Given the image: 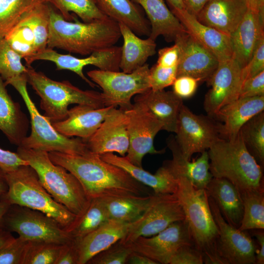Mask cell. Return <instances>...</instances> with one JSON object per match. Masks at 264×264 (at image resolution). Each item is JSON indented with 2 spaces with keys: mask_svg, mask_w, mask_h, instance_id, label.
I'll list each match as a JSON object with an SVG mask.
<instances>
[{
  "mask_svg": "<svg viewBox=\"0 0 264 264\" xmlns=\"http://www.w3.org/2000/svg\"><path fill=\"white\" fill-rule=\"evenodd\" d=\"M51 160L74 175L88 198L144 196L154 194L125 170L106 161L99 154L48 153Z\"/></svg>",
  "mask_w": 264,
  "mask_h": 264,
  "instance_id": "1",
  "label": "cell"
},
{
  "mask_svg": "<svg viewBox=\"0 0 264 264\" xmlns=\"http://www.w3.org/2000/svg\"><path fill=\"white\" fill-rule=\"evenodd\" d=\"M49 15L48 48L88 55L114 45L121 37L118 23L109 17L82 22L75 16L68 21L50 6Z\"/></svg>",
  "mask_w": 264,
  "mask_h": 264,
  "instance_id": "2",
  "label": "cell"
},
{
  "mask_svg": "<svg viewBox=\"0 0 264 264\" xmlns=\"http://www.w3.org/2000/svg\"><path fill=\"white\" fill-rule=\"evenodd\" d=\"M175 193L179 201L195 247L206 264H222L216 250L219 231L211 213L205 189L196 188L186 178H177Z\"/></svg>",
  "mask_w": 264,
  "mask_h": 264,
  "instance_id": "3",
  "label": "cell"
},
{
  "mask_svg": "<svg viewBox=\"0 0 264 264\" xmlns=\"http://www.w3.org/2000/svg\"><path fill=\"white\" fill-rule=\"evenodd\" d=\"M208 150L213 177L228 179L240 192L264 189L263 169L247 151L239 132L233 140L219 139Z\"/></svg>",
  "mask_w": 264,
  "mask_h": 264,
  "instance_id": "4",
  "label": "cell"
},
{
  "mask_svg": "<svg viewBox=\"0 0 264 264\" xmlns=\"http://www.w3.org/2000/svg\"><path fill=\"white\" fill-rule=\"evenodd\" d=\"M17 153L34 169L43 186L56 201L77 216L84 211L90 199L74 175L54 163L46 152L18 146Z\"/></svg>",
  "mask_w": 264,
  "mask_h": 264,
  "instance_id": "5",
  "label": "cell"
},
{
  "mask_svg": "<svg viewBox=\"0 0 264 264\" xmlns=\"http://www.w3.org/2000/svg\"><path fill=\"white\" fill-rule=\"evenodd\" d=\"M8 190L2 198L16 204L41 212L56 220L66 230L76 215L56 201L43 186L37 174L29 165L5 173ZM0 197V198H1Z\"/></svg>",
  "mask_w": 264,
  "mask_h": 264,
  "instance_id": "6",
  "label": "cell"
},
{
  "mask_svg": "<svg viewBox=\"0 0 264 264\" xmlns=\"http://www.w3.org/2000/svg\"><path fill=\"white\" fill-rule=\"evenodd\" d=\"M25 74L27 83L41 99L44 115L51 122L66 119L70 104L86 105L96 109L105 107L101 92L81 89L68 81H55L30 66H27Z\"/></svg>",
  "mask_w": 264,
  "mask_h": 264,
  "instance_id": "7",
  "label": "cell"
},
{
  "mask_svg": "<svg viewBox=\"0 0 264 264\" xmlns=\"http://www.w3.org/2000/svg\"><path fill=\"white\" fill-rule=\"evenodd\" d=\"M27 83L25 73L4 82L6 86L10 85L19 92L30 116L31 133L23 138L19 146L69 154H83L89 152L83 139L62 134L54 129L48 118L40 113L28 93Z\"/></svg>",
  "mask_w": 264,
  "mask_h": 264,
  "instance_id": "8",
  "label": "cell"
},
{
  "mask_svg": "<svg viewBox=\"0 0 264 264\" xmlns=\"http://www.w3.org/2000/svg\"><path fill=\"white\" fill-rule=\"evenodd\" d=\"M1 227L28 242L64 244L73 239L56 220L37 210L11 204L2 219Z\"/></svg>",
  "mask_w": 264,
  "mask_h": 264,
  "instance_id": "9",
  "label": "cell"
},
{
  "mask_svg": "<svg viewBox=\"0 0 264 264\" xmlns=\"http://www.w3.org/2000/svg\"><path fill=\"white\" fill-rule=\"evenodd\" d=\"M87 73L101 88L105 107L128 110L133 106L131 99L133 96L151 88L150 68L146 63L131 73L96 69Z\"/></svg>",
  "mask_w": 264,
  "mask_h": 264,
  "instance_id": "10",
  "label": "cell"
},
{
  "mask_svg": "<svg viewBox=\"0 0 264 264\" xmlns=\"http://www.w3.org/2000/svg\"><path fill=\"white\" fill-rule=\"evenodd\" d=\"M220 128V123L214 118L194 114L182 104L175 137L182 156L190 160L194 154L207 151L215 142L221 139Z\"/></svg>",
  "mask_w": 264,
  "mask_h": 264,
  "instance_id": "11",
  "label": "cell"
},
{
  "mask_svg": "<svg viewBox=\"0 0 264 264\" xmlns=\"http://www.w3.org/2000/svg\"><path fill=\"white\" fill-rule=\"evenodd\" d=\"M184 219L183 209L175 193H154L145 211L132 222L128 233L120 241L127 244L139 237L154 236L172 223Z\"/></svg>",
  "mask_w": 264,
  "mask_h": 264,
  "instance_id": "12",
  "label": "cell"
},
{
  "mask_svg": "<svg viewBox=\"0 0 264 264\" xmlns=\"http://www.w3.org/2000/svg\"><path fill=\"white\" fill-rule=\"evenodd\" d=\"M208 200L219 231L216 250L222 264H256L257 246L250 234L228 223L214 200L208 197Z\"/></svg>",
  "mask_w": 264,
  "mask_h": 264,
  "instance_id": "13",
  "label": "cell"
},
{
  "mask_svg": "<svg viewBox=\"0 0 264 264\" xmlns=\"http://www.w3.org/2000/svg\"><path fill=\"white\" fill-rule=\"evenodd\" d=\"M125 111L128 118L129 139V147L125 156L134 165L142 167V159L146 154L164 152L156 150L154 146V138L163 130V124L141 103L134 102L130 109Z\"/></svg>",
  "mask_w": 264,
  "mask_h": 264,
  "instance_id": "14",
  "label": "cell"
},
{
  "mask_svg": "<svg viewBox=\"0 0 264 264\" xmlns=\"http://www.w3.org/2000/svg\"><path fill=\"white\" fill-rule=\"evenodd\" d=\"M121 46L115 45L96 51L88 57L79 58L70 54H62L52 48L36 52L25 58L27 66L37 60H45L53 62L57 70H68L74 72L90 86L94 88L96 85L86 77L83 68L88 65L94 66L98 69L107 71H120L119 64Z\"/></svg>",
  "mask_w": 264,
  "mask_h": 264,
  "instance_id": "15",
  "label": "cell"
},
{
  "mask_svg": "<svg viewBox=\"0 0 264 264\" xmlns=\"http://www.w3.org/2000/svg\"><path fill=\"white\" fill-rule=\"evenodd\" d=\"M194 244L185 219L176 221L152 237H139L126 244L132 251L145 255L157 264H169L176 251L185 244Z\"/></svg>",
  "mask_w": 264,
  "mask_h": 264,
  "instance_id": "16",
  "label": "cell"
},
{
  "mask_svg": "<svg viewBox=\"0 0 264 264\" xmlns=\"http://www.w3.org/2000/svg\"><path fill=\"white\" fill-rule=\"evenodd\" d=\"M207 83L211 88L205 96L203 107L207 115L215 118L222 107L238 99L242 83V68L233 57L219 61Z\"/></svg>",
  "mask_w": 264,
  "mask_h": 264,
  "instance_id": "17",
  "label": "cell"
},
{
  "mask_svg": "<svg viewBox=\"0 0 264 264\" xmlns=\"http://www.w3.org/2000/svg\"><path fill=\"white\" fill-rule=\"evenodd\" d=\"M89 152L99 155L114 152L126 155L129 139L125 111L112 108L95 132L84 140Z\"/></svg>",
  "mask_w": 264,
  "mask_h": 264,
  "instance_id": "18",
  "label": "cell"
},
{
  "mask_svg": "<svg viewBox=\"0 0 264 264\" xmlns=\"http://www.w3.org/2000/svg\"><path fill=\"white\" fill-rule=\"evenodd\" d=\"M174 42L180 48L176 77L188 76L199 82H207L219 64L216 56L187 31L179 35Z\"/></svg>",
  "mask_w": 264,
  "mask_h": 264,
  "instance_id": "19",
  "label": "cell"
},
{
  "mask_svg": "<svg viewBox=\"0 0 264 264\" xmlns=\"http://www.w3.org/2000/svg\"><path fill=\"white\" fill-rule=\"evenodd\" d=\"M247 10L245 0H209L196 18L202 24L230 36Z\"/></svg>",
  "mask_w": 264,
  "mask_h": 264,
  "instance_id": "20",
  "label": "cell"
},
{
  "mask_svg": "<svg viewBox=\"0 0 264 264\" xmlns=\"http://www.w3.org/2000/svg\"><path fill=\"white\" fill-rule=\"evenodd\" d=\"M113 107L96 109L78 105L68 110L66 119L51 122L52 125L57 131L66 137L77 136L86 140L95 132Z\"/></svg>",
  "mask_w": 264,
  "mask_h": 264,
  "instance_id": "21",
  "label": "cell"
},
{
  "mask_svg": "<svg viewBox=\"0 0 264 264\" xmlns=\"http://www.w3.org/2000/svg\"><path fill=\"white\" fill-rule=\"evenodd\" d=\"M187 31L218 59L219 62L233 57L230 36L199 22L186 10L171 11Z\"/></svg>",
  "mask_w": 264,
  "mask_h": 264,
  "instance_id": "22",
  "label": "cell"
},
{
  "mask_svg": "<svg viewBox=\"0 0 264 264\" xmlns=\"http://www.w3.org/2000/svg\"><path fill=\"white\" fill-rule=\"evenodd\" d=\"M264 110V96L238 98L222 107L215 117L220 123L221 139H235L242 127Z\"/></svg>",
  "mask_w": 264,
  "mask_h": 264,
  "instance_id": "23",
  "label": "cell"
},
{
  "mask_svg": "<svg viewBox=\"0 0 264 264\" xmlns=\"http://www.w3.org/2000/svg\"><path fill=\"white\" fill-rule=\"evenodd\" d=\"M167 144L172 153L173 158L165 161L162 165L176 179L180 177H184L196 188L205 189L213 177L210 171L208 151L202 152L198 159L192 161L182 156L175 137L169 138Z\"/></svg>",
  "mask_w": 264,
  "mask_h": 264,
  "instance_id": "24",
  "label": "cell"
},
{
  "mask_svg": "<svg viewBox=\"0 0 264 264\" xmlns=\"http://www.w3.org/2000/svg\"><path fill=\"white\" fill-rule=\"evenodd\" d=\"M264 12L248 8L242 20L230 35L233 58L242 68L250 61L259 39L264 35Z\"/></svg>",
  "mask_w": 264,
  "mask_h": 264,
  "instance_id": "25",
  "label": "cell"
},
{
  "mask_svg": "<svg viewBox=\"0 0 264 264\" xmlns=\"http://www.w3.org/2000/svg\"><path fill=\"white\" fill-rule=\"evenodd\" d=\"M131 223L109 220L85 236L73 239L78 253V264H87L94 256L122 239Z\"/></svg>",
  "mask_w": 264,
  "mask_h": 264,
  "instance_id": "26",
  "label": "cell"
},
{
  "mask_svg": "<svg viewBox=\"0 0 264 264\" xmlns=\"http://www.w3.org/2000/svg\"><path fill=\"white\" fill-rule=\"evenodd\" d=\"M106 161L125 170L139 182L150 188L155 194L175 193L177 188V180L162 165L154 174L137 166L124 156H118L112 153L99 155Z\"/></svg>",
  "mask_w": 264,
  "mask_h": 264,
  "instance_id": "27",
  "label": "cell"
},
{
  "mask_svg": "<svg viewBox=\"0 0 264 264\" xmlns=\"http://www.w3.org/2000/svg\"><path fill=\"white\" fill-rule=\"evenodd\" d=\"M134 102L145 105L162 123L163 130L176 132L183 99L172 91L153 90L150 88L136 95Z\"/></svg>",
  "mask_w": 264,
  "mask_h": 264,
  "instance_id": "28",
  "label": "cell"
},
{
  "mask_svg": "<svg viewBox=\"0 0 264 264\" xmlns=\"http://www.w3.org/2000/svg\"><path fill=\"white\" fill-rule=\"evenodd\" d=\"M205 190L224 220L238 228L243 217V206L237 187L226 178L213 177Z\"/></svg>",
  "mask_w": 264,
  "mask_h": 264,
  "instance_id": "29",
  "label": "cell"
},
{
  "mask_svg": "<svg viewBox=\"0 0 264 264\" xmlns=\"http://www.w3.org/2000/svg\"><path fill=\"white\" fill-rule=\"evenodd\" d=\"M144 9L151 26L149 37L155 40L162 36L166 42H175L180 35L187 31L177 18L163 0H132Z\"/></svg>",
  "mask_w": 264,
  "mask_h": 264,
  "instance_id": "30",
  "label": "cell"
},
{
  "mask_svg": "<svg viewBox=\"0 0 264 264\" xmlns=\"http://www.w3.org/2000/svg\"><path fill=\"white\" fill-rule=\"evenodd\" d=\"M0 77V130L13 144L19 146L26 136L29 121L20 104L8 93Z\"/></svg>",
  "mask_w": 264,
  "mask_h": 264,
  "instance_id": "31",
  "label": "cell"
},
{
  "mask_svg": "<svg viewBox=\"0 0 264 264\" xmlns=\"http://www.w3.org/2000/svg\"><path fill=\"white\" fill-rule=\"evenodd\" d=\"M123 44L119 64L120 69L131 73L146 64L156 53V44L150 37L142 39L123 23H118Z\"/></svg>",
  "mask_w": 264,
  "mask_h": 264,
  "instance_id": "32",
  "label": "cell"
},
{
  "mask_svg": "<svg viewBox=\"0 0 264 264\" xmlns=\"http://www.w3.org/2000/svg\"><path fill=\"white\" fill-rule=\"evenodd\" d=\"M99 7L109 18L123 23L138 36H150V22L132 0H97Z\"/></svg>",
  "mask_w": 264,
  "mask_h": 264,
  "instance_id": "33",
  "label": "cell"
},
{
  "mask_svg": "<svg viewBox=\"0 0 264 264\" xmlns=\"http://www.w3.org/2000/svg\"><path fill=\"white\" fill-rule=\"evenodd\" d=\"M152 195L102 198L109 220L125 223L136 220L148 207Z\"/></svg>",
  "mask_w": 264,
  "mask_h": 264,
  "instance_id": "34",
  "label": "cell"
},
{
  "mask_svg": "<svg viewBox=\"0 0 264 264\" xmlns=\"http://www.w3.org/2000/svg\"><path fill=\"white\" fill-rule=\"evenodd\" d=\"M109 220L102 198L90 199L84 211L66 229L73 239L82 238Z\"/></svg>",
  "mask_w": 264,
  "mask_h": 264,
  "instance_id": "35",
  "label": "cell"
},
{
  "mask_svg": "<svg viewBox=\"0 0 264 264\" xmlns=\"http://www.w3.org/2000/svg\"><path fill=\"white\" fill-rule=\"evenodd\" d=\"M43 1L55 6L68 21H73L75 17L71 12L85 22L108 17L99 7L97 0H43Z\"/></svg>",
  "mask_w": 264,
  "mask_h": 264,
  "instance_id": "36",
  "label": "cell"
},
{
  "mask_svg": "<svg viewBox=\"0 0 264 264\" xmlns=\"http://www.w3.org/2000/svg\"><path fill=\"white\" fill-rule=\"evenodd\" d=\"M243 206V214L238 229L249 231L264 229V189L240 192Z\"/></svg>",
  "mask_w": 264,
  "mask_h": 264,
  "instance_id": "37",
  "label": "cell"
},
{
  "mask_svg": "<svg viewBox=\"0 0 264 264\" xmlns=\"http://www.w3.org/2000/svg\"><path fill=\"white\" fill-rule=\"evenodd\" d=\"M239 132L248 152L264 169V111L255 115L247 121L242 127Z\"/></svg>",
  "mask_w": 264,
  "mask_h": 264,
  "instance_id": "38",
  "label": "cell"
},
{
  "mask_svg": "<svg viewBox=\"0 0 264 264\" xmlns=\"http://www.w3.org/2000/svg\"><path fill=\"white\" fill-rule=\"evenodd\" d=\"M43 0H0V40L19 22L22 16Z\"/></svg>",
  "mask_w": 264,
  "mask_h": 264,
  "instance_id": "39",
  "label": "cell"
},
{
  "mask_svg": "<svg viewBox=\"0 0 264 264\" xmlns=\"http://www.w3.org/2000/svg\"><path fill=\"white\" fill-rule=\"evenodd\" d=\"M50 5L40 3L25 13L26 20L34 36L36 53L47 46L50 18Z\"/></svg>",
  "mask_w": 264,
  "mask_h": 264,
  "instance_id": "40",
  "label": "cell"
},
{
  "mask_svg": "<svg viewBox=\"0 0 264 264\" xmlns=\"http://www.w3.org/2000/svg\"><path fill=\"white\" fill-rule=\"evenodd\" d=\"M4 39L22 58L24 59L36 53L34 36L26 20L25 13Z\"/></svg>",
  "mask_w": 264,
  "mask_h": 264,
  "instance_id": "41",
  "label": "cell"
},
{
  "mask_svg": "<svg viewBox=\"0 0 264 264\" xmlns=\"http://www.w3.org/2000/svg\"><path fill=\"white\" fill-rule=\"evenodd\" d=\"M64 244L28 242L22 264H56Z\"/></svg>",
  "mask_w": 264,
  "mask_h": 264,
  "instance_id": "42",
  "label": "cell"
},
{
  "mask_svg": "<svg viewBox=\"0 0 264 264\" xmlns=\"http://www.w3.org/2000/svg\"><path fill=\"white\" fill-rule=\"evenodd\" d=\"M22 59L5 39L0 40V77L4 82L26 72L27 67L22 64Z\"/></svg>",
  "mask_w": 264,
  "mask_h": 264,
  "instance_id": "43",
  "label": "cell"
},
{
  "mask_svg": "<svg viewBox=\"0 0 264 264\" xmlns=\"http://www.w3.org/2000/svg\"><path fill=\"white\" fill-rule=\"evenodd\" d=\"M132 251L120 240L92 257L88 264H126Z\"/></svg>",
  "mask_w": 264,
  "mask_h": 264,
  "instance_id": "44",
  "label": "cell"
},
{
  "mask_svg": "<svg viewBox=\"0 0 264 264\" xmlns=\"http://www.w3.org/2000/svg\"><path fill=\"white\" fill-rule=\"evenodd\" d=\"M177 66L164 67L154 65L150 68L149 82L151 89L160 90L172 85L176 78Z\"/></svg>",
  "mask_w": 264,
  "mask_h": 264,
  "instance_id": "45",
  "label": "cell"
},
{
  "mask_svg": "<svg viewBox=\"0 0 264 264\" xmlns=\"http://www.w3.org/2000/svg\"><path fill=\"white\" fill-rule=\"evenodd\" d=\"M28 241L19 237L0 250V264H22Z\"/></svg>",
  "mask_w": 264,
  "mask_h": 264,
  "instance_id": "46",
  "label": "cell"
},
{
  "mask_svg": "<svg viewBox=\"0 0 264 264\" xmlns=\"http://www.w3.org/2000/svg\"><path fill=\"white\" fill-rule=\"evenodd\" d=\"M264 71V35L258 40L252 57L242 68V82Z\"/></svg>",
  "mask_w": 264,
  "mask_h": 264,
  "instance_id": "47",
  "label": "cell"
},
{
  "mask_svg": "<svg viewBox=\"0 0 264 264\" xmlns=\"http://www.w3.org/2000/svg\"><path fill=\"white\" fill-rule=\"evenodd\" d=\"M201 252L194 244H185L180 247L172 256L169 264H202Z\"/></svg>",
  "mask_w": 264,
  "mask_h": 264,
  "instance_id": "48",
  "label": "cell"
},
{
  "mask_svg": "<svg viewBox=\"0 0 264 264\" xmlns=\"http://www.w3.org/2000/svg\"><path fill=\"white\" fill-rule=\"evenodd\" d=\"M262 96H264V71L242 82L238 98Z\"/></svg>",
  "mask_w": 264,
  "mask_h": 264,
  "instance_id": "49",
  "label": "cell"
},
{
  "mask_svg": "<svg viewBox=\"0 0 264 264\" xmlns=\"http://www.w3.org/2000/svg\"><path fill=\"white\" fill-rule=\"evenodd\" d=\"M199 81L188 76L177 77L173 84V92L182 98H188L195 93Z\"/></svg>",
  "mask_w": 264,
  "mask_h": 264,
  "instance_id": "50",
  "label": "cell"
},
{
  "mask_svg": "<svg viewBox=\"0 0 264 264\" xmlns=\"http://www.w3.org/2000/svg\"><path fill=\"white\" fill-rule=\"evenodd\" d=\"M28 165L16 152L0 148V169L5 173L12 172L22 165Z\"/></svg>",
  "mask_w": 264,
  "mask_h": 264,
  "instance_id": "51",
  "label": "cell"
},
{
  "mask_svg": "<svg viewBox=\"0 0 264 264\" xmlns=\"http://www.w3.org/2000/svg\"><path fill=\"white\" fill-rule=\"evenodd\" d=\"M158 57L156 64L162 67H172L177 66L180 48L176 43L171 46L161 48L158 52Z\"/></svg>",
  "mask_w": 264,
  "mask_h": 264,
  "instance_id": "52",
  "label": "cell"
},
{
  "mask_svg": "<svg viewBox=\"0 0 264 264\" xmlns=\"http://www.w3.org/2000/svg\"><path fill=\"white\" fill-rule=\"evenodd\" d=\"M78 253L74 239L64 244L56 264H78Z\"/></svg>",
  "mask_w": 264,
  "mask_h": 264,
  "instance_id": "53",
  "label": "cell"
},
{
  "mask_svg": "<svg viewBox=\"0 0 264 264\" xmlns=\"http://www.w3.org/2000/svg\"><path fill=\"white\" fill-rule=\"evenodd\" d=\"M251 234L255 237L259 244V249L256 254V264H264V231L262 229L250 230Z\"/></svg>",
  "mask_w": 264,
  "mask_h": 264,
  "instance_id": "54",
  "label": "cell"
},
{
  "mask_svg": "<svg viewBox=\"0 0 264 264\" xmlns=\"http://www.w3.org/2000/svg\"><path fill=\"white\" fill-rule=\"evenodd\" d=\"M209 0H182L185 9L196 17Z\"/></svg>",
  "mask_w": 264,
  "mask_h": 264,
  "instance_id": "55",
  "label": "cell"
},
{
  "mask_svg": "<svg viewBox=\"0 0 264 264\" xmlns=\"http://www.w3.org/2000/svg\"><path fill=\"white\" fill-rule=\"evenodd\" d=\"M128 264H157V263L141 254L132 251L130 254L127 263Z\"/></svg>",
  "mask_w": 264,
  "mask_h": 264,
  "instance_id": "56",
  "label": "cell"
},
{
  "mask_svg": "<svg viewBox=\"0 0 264 264\" xmlns=\"http://www.w3.org/2000/svg\"><path fill=\"white\" fill-rule=\"evenodd\" d=\"M15 238L11 232L0 227V250L10 243Z\"/></svg>",
  "mask_w": 264,
  "mask_h": 264,
  "instance_id": "57",
  "label": "cell"
},
{
  "mask_svg": "<svg viewBox=\"0 0 264 264\" xmlns=\"http://www.w3.org/2000/svg\"><path fill=\"white\" fill-rule=\"evenodd\" d=\"M248 8L264 12V0H245Z\"/></svg>",
  "mask_w": 264,
  "mask_h": 264,
  "instance_id": "58",
  "label": "cell"
},
{
  "mask_svg": "<svg viewBox=\"0 0 264 264\" xmlns=\"http://www.w3.org/2000/svg\"><path fill=\"white\" fill-rule=\"evenodd\" d=\"M7 190L8 184L5 176V173L0 169V198L3 196Z\"/></svg>",
  "mask_w": 264,
  "mask_h": 264,
  "instance_id": "59",
  "label": "cell"
},
{
  "mask_svg": "<svg viewBox=\"0 0 264 264\" xmlns=\"http://www.w3.org/2000/svg\"><path fill=\"white\" fill-rule=\"evenodd\" d=\"M171 10H185L182 0H166Z\"/></svg>",
  "mask_w": 264,
  "mask_h": 264,
  "instance_id": "60",
  "label": "cell"
},
{
  "mask_svg": "<svg viewBox=\"0 0 264 264\" xmlns=\"http://www.w3.org/2000/svg\"><path fill=\"white\" fill-rule=\"evenodd\" d=\"M10 204L3 198H0V227L1 226V221L3 215L6 213Z\"/></svg>",
  "mask_w": 264,
  "mask_h": 264,
  "instance_id": "61",
  "label": "cell"
}]
</instances>
